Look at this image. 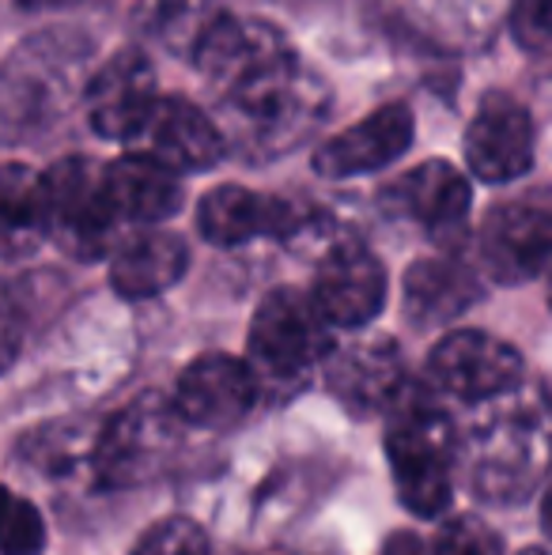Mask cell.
<instances>
[{
  "label": "cell",
  "instance_id": "cb8c5ba5",
  "mask_svg": "<svg viewBox=\"0 0 552 555\" xmlns=\"http://www.w3.org/2000/svg\"><path fill=\"white\" fill-rule=\"evenodd\" d=\"M427 555H503V541L488 521L473 514H454L439 526Z\"/></svg>",
  "mask_w": 552,
  "mask_h": 555
},
{
  "label": "cell",
  "instance_id": "52a82bcc",
  "mask_svg": "<svg viewBox=\"0 0 552 555\" xmlns=\"http://www.w3.org/2000/svg\"><path fill=\"white\" fill-rule=\"evenodd\" d=\"M390 276L363 242L341 238L318 257L307 299L330 330H368L386 307Z\"/></svg>",
  "mask_w": 552,
  "mask_h": 555
},
{
  "label": "cell",
  "instance_id": "6da1fadb",
  "mask_svg": "<svg viewBox=\"0 0 552 555\" xmlns=\"http://www.w3.org/2000/svg\"><path fill=\"white\" fill-rule=\"evenodd\" d=\"M223 125H216L223 144L235 147L239 159L269 163L287 155L322 129L330 114V91L299 57L251 76L235 88L220 91Z\"/></svg>",
  "mask_w": 552,
  "mask_h": 555
},
{
  "label": "cell",
  "instance_id": "ac0fdd59",
  "mask_svg": "<svg viewBox=\"0 0 552 555\" xmlns=\"http://www.w3.org/2000/svg\"><path fill=\"white\" fill-rule=\"evenodd\" d=\"M480 299H485V284L462 254L420 257L401 280V307L416 330L458 322Z\"/></svg>",
  "mask_w": 552,
  "mask_h": 555
},
{
  "label": "cell",
  "instance_id": "277c9868",
  "mask_svg": "<svg viewBox=\"0 0 552 555\" xmlns=\"http://www.w3.org/2000/svg\"><path fill=\"white\" fill-rule=\"evenodd\" d=\"M330 325L299 287H277L258 302L246 330V359L261 393L292 397L330 356Z\"/></svg>",
  "mask_w": 552,
  "mask_h": 555
},
{
  "label": "cell",
  "instance_id": "f546056e",
  "mask_svg": "<svg viewBox=\"0 0 552 555\" xmlns=\"http://www.w3.org/2000/svg\"><path fill=\"white\" fill-rule=\"evenodd\" d=\"M12 336H8V330H0V374L8 371V363H12Z\"/></svg>",
  "mask_w": 552,
  "mask_h": 555
},
{
  "label": "cell",
  "instance_id": "2e32d148",
  "mask_svg": "<svg viewBox=\"0 0 552 555\" xmlns=\"http://www.w3.org/2000/svg\"><path fill=\"white\" fill-rule=\"evenodd\" d=\"M88 125L103 140H137L155 106V68L140 50H118L95 76L88 91Z\"/></svg>",
  "mask_w": 552,
  "mask_h": 555
},
{
  "label": "cell",
  "instance_id": "9a60e30c",
  "mask_svg": "<svg viewBox=\"0 0 552 555\" xmlns=\"http://www.w3.org/2000/svg\"><path fill=\"white\" fill-rule=\"evenodd\" d=\"M416 121L409 114V106L386 103L378 111H371L363 121L348 125L345 132L330 137L314 152V175L330 178V182H345V178L375 175L401 159L413 147Z\"/></svg>",
  "mask_w": 552,
  "mask_h": 555
},
{
  "label": "cell",
  "instance_id": "83f0119b",
  "mask_svg": "<svg viewBox=\"0 0 552 555\" xmlns=\"http://www.w3.org/2000/svg\"><path fill=\"white\" fill-rule=\"evenodd\" d=\"M383 555H427V544L420 541L416 533L401 529V533H394L390 541L383 544Z\"/></svg>",
  "mask_w": 552,
  "mask_h": 555
},
{
  "label": "cell",
  "instance_id": "7402d4cb",
  "mask_svg": "<svg viewBox=\"0 0 552 555\" xmlns=\"http://www.w3.org/2000/svg\"><path fill=\"white\" fill-rule=\"evenodd\" d=\"M42 242V175L27 163H4L0 167V261H27Z\"/></svg>",
  "mask_w": 552,
  "mask_h": 555
},
{
  "label": "cell",
  "instance_id": "3957f363",
  "mask_svg": "<svg viewBox=\"0 0 552 555\" xmlns=\"http://www.w3.org/2000/svg\"><path fill=\"white\" fill-rule=\"evenodd\" d=\"M88 42L76 35H35L0 65V144L42 137L80 88Z\"/></svg>",
  "mask_w": 552,
  "mask_h": 555
},
{
  "label": "cell",
  "instance_id": "484cf974",
  "mask_svg": "<svg viewBox=\"0 0 552 555\" xmlns=\"http://www.w3.org/2000/svg\"><path fill=\"white\" fill-rule=\"evenodd\" d=\"M46 552V521L30 499L12 495L4 518H0V555H42Z\"/></svg>",
  "mask_w": 552,
  "mask_h": 555
},
{
  "label": "cell",
  "instance_id": "7a4b0ae2",
  "mask_svg": "<svg viewBox=\"0 0 552 555\" xmlns=\"http://www.w3.org/2000/svg\"><path fill=\"white\" fill-rule=\"evenodd\" d=\"M386 461L398 503L416 518H439L454 503L458 442L454 420L424 386H406L386 412Z\"/></svg>",
  "mask_w": 552,
  "mask_h": 555
},
{
  "label": "cell",
  "instance_id": "d6986e66",
  "mask_svg": "<svg viewBox=\"0 0 552 555\" xmlns=\"http://www.w3.org/2000/svg\"><path fill=\"white\" fill-rule=\"evenodd\" d=\"M190 269V246L159 227H140L111 249V287L126 302L170 292Z\"/></svg>",
  "mask_w": 552,
  "mask_h": 555
},
{
  "label": "cell",
  "instance_id": "8992f818",
  "mask_svg": "<svg viewBox=\"0 0 552 555\" xmlns=\"http://www.w3.org/2000/svg\"><path fill=\"white\" fill-rule=\"evenodd\" d=\"M427 382L465 404L511 397L526 382V359L515 344L485 330L447 333L427 351Z\"/></svg>",
  "mask_w": 552,
  "mask_h": 555
},
{
  "label": "cell",
  "instance_id": "f1b7e54d",
  "mask_svg": "<svg viewBox=\"0 0 552 555\" xmlns=\"http://www.w3.org/2000/svg\"><path fill=\"white\" fill-rule=\"evenodd\" d=\"M23 12H68V8H88L99 0H15Z\"/></svg>",
  "mask_w": 552,
  "mask_h": 555
},
{
  "label": "cell",
  "instance_id": "8fae6325",
  "mask_svg": "<svg viewBox=\"0 0 552 555\" xmlns=\"http://www.w3.org/2000/svg\"><path fill=\"white\" fill-rule=\"evenodd\" d=\"M383 208L390 216L416 223L427 238L442 246V254H458V242L465 238L473 190L470 178L447 159H427L401 175L383 190Z\"/></svg>",
  "mask_w": 552,
  "mask_h": 555
},
{
  "label": "cell",
  "instance_id": "d4e9b609",
  "mask_svg": "<svg viewBox=\"0 0 552 555\" xmlns=\"http://www.w3.org/2000/svg\"><path fill=\"white\" fill-rule=\"evenodd\" d=\"M129 555H213L208 537L190 518H163L137 537Z\"/></svg>",
  "mask_w": 552,
  "mask_h": 555
},
{
  "label": "cell",
  "instance_id": "4dcf8cb0",
  "mask_svg": "<svg viewBox=\"0 0 552 555\" xmlns=\"http://www.w3.org/2000/svg\"><path fill=\"white\" fill-rule=\"evenodd\" d=\"M12 495H15V491H8V488H4V483H0V518H4L8 503H12Z\"/></svg>",
  "mask_w": 552,
  "mask_h": 555
},
{
  "label": "cell",
  "instance_id": "e0dca14e",
  "mask_svg": "<svg viewBox=\"0 0 552 555\" xmlns=\"http://www.w3.org/2000/svg\"><path fill=\"white\" fill-rule=\"evenodd\" d=\"M137 140H144L140 155L167 167L170 175H201L228 155V144H223L213 117L182 95L155 99Z\"/></svg>",
  "mask_w": 552,
  "mask_h": 555
},
{
  "label": "cell",
  "instance_id": "4316f807",
  "mask_svg": "<svg viewBox=\"0 0 552 555\" xmlns=\"http://www.w3.org/2000/svg\"><path fill=\"white\" fill-rule=\"evenodd\" d=\"M511 38L523 46L526 53L541 57L549 50V30H552V0H511Z\"/></svg>",
  "mask_w": 552,
  "mask_h": 555
},
{
  "label": "cell",
  "instance_id": "9c48e42d",
  "mask_svg": "<svg viewBox=\"0 0 552 555\" xmlns=\"http://www.w3.org/2000/svg\"><path fill=\"white\" fill-rule=\"evenodd\" d=\"M322 374L325 389L356 420L386 416L409 386L401 348L383 333L333 344L330 356L322 359Z\"/></svg>",
  "mask_w": 552,
  "mask_h": 555
},
{
  "label": "cell",
  "instance_id": "5bb4252c",
  "mask_svg": "<svg viewBox=\"0 0 552 555\" xmlns=\"http://www.w3.org/2000/svg\"><path fill=\"white\" fill-rule=\"evenodd\" d=\"M307 216L284 197L246 190V185H216L197 205V231L208 246L235 249L258 238H295L307 231Z\"/></svg>",
  "mask_w": 552,
  "mask_h": 555
},
{
  "label": "cell",
  "instance_id": "ba28073f",
  "mask_svg": "<svg viewBox=\"0 0 552 555\" xmlns=\"http://www.w3.org/2000/svg\"><path fill=\"white\" fill-rule=\"evenodd\" d=\"M175 427H182L170 412V404L137 401L133 409H121L111 416L91 446V476L99 488L121 491L147 480L167 461L175 446Z\"/></svg>",
  "mask_w": 552,
  "mask_h": 555
},
{
  "label": "cell",
  "instance_id": "44dd1931",
  "mask_svg": "<svg viewBox=\"0 0 552 555\" xmlns=\"http://www.w3.org/2000/svg\"><path fill=\"white\" fill-rule=\"evenodd\" d=\"M398 27L447 50L485 46L508 0H383Z\"/></svg>",
  "mask_w": 552,
  "mask_h": 555
},
{
  "label": "cell",
  "instance_id": "ffe728a7",
  "mask_svg": "<svg viewBox=\"0 0 552 555\" xmlns=\"http://www.w3.org/2000/svg\"><path fill=\"white\" fill-rule=\"evenodd\" d=\"M103 182L118 223L155 227L170 220V216H178L185 205L182 178L170 175L167 167H159V163L140 152L118 155L114 163H106Z\"/></svg>",
  "mask_w": 552,
  "mask_h": 555
},
{
  "label": "cell",
  "instance_id": "1f68e13d",
  "mask_svg": "<svg viewBox=\"0 0 552 555\" xmlns=\"http://www.w3.org/2000/svg\"><path fill=\"white\" fill-rule=\"evenodd\" d=\"M523 555H549V552L541 548V544H534V548H523Z\"/></svg>",
  "mask_w": 552,
  "mask_h": 555
},
{
  "label": "cell",
  "instance_id": "7c38bea8",
  "mask_svg": "<svg viewBox=\"0 0 552 555\" xmlns=\"http://www.w3.org/2000/svg\"><path fill=\"white\" fill-rule=\"evenodd\" d=\"M552 249V216L541 197L508 201L480 223L477 254L488 280L503 287L534 284L545 272Z\"/></svg>",
  "mask_w": 552,
  "mask_h": 555
},
{
  "label": "cell",
  "instance_id": "5b68a950",
  "mask_svg": "<svg viewBox=\"0 0 552 555\" xmlns=\"http://www.w3.org/2000/svg\"><path fill=\"white\" fill-rule=\"evenodd\" d=\"M42 212L46 238L73 261H99L114 249L118 216L106 197L103 163L88 155L57 159L42 175Z\"/></svg>",
  "mask_w": 552,
  "mask_h": 555
},
{
  "label": "cell",
  "instance_id": "603a6c76",
  "mask_svg": "<svg viewBox=\"0 0 552 555\" xmlns=\"http://www.w3.org/2000/svg\"><path fill=\"white\" fill-rule=\"evenodd\" d=\"M223 15L216 0H140L137 30L178 61H193L213 23Z\"/></svg>",
  "mask_w": 552,
  "mask_h": 555
},
{
  "label": "cell",
  "instance_id": "d6a6232c",
  "mask_svg": "<svg viewBox=\"0 0 552 555\" xmlns=\"http://www.w3.org/2000/svg\"><path fill=\"white\" fill-rule=\"evenodd\" d=\"M299 555H325V552H299Z\"/></svg>",
  "mask_w": 552,
  "mask_h": 555
},
{
  "label": "cell",
  "instance_id": "4fadbf2b",
  "mask_svg": "<svg viewBox=\"0 0 552 555\" xmlns=\"http://www.w3.org/2000/svg\"><path fill=\"white\" fill-rule=\"evenodd\" d=\"M534 117L508 91H488L465 129V167L488 185L515 182L534 167Z\"/></svg>",
  "mask_w": 552,
  "mask_h": 555
},
{
  "label": "cell",
  "instance_id": "30bf717a",
  "mask_svg": "<svg viewBox=\"0 0 552 555\" xmlns=\"http://www.w3.org/2000/svg\"><path fill=\"white\" fill-rule=\"evenodd\" d=\"M261 389L251 366L228 351H205L178 374L170 412L182 427L197 431H231L258 404Z\"/></svg>",
  "mask_w": 552,
  "mask_h": 555
}]
</instances>
